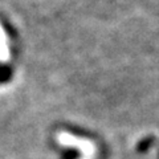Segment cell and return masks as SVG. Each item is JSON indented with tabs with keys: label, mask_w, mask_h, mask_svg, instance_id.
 <instances>
[{
	"label": "cell",
	"mask_w": 159,
	"mask_h": 159,
	"mask_svg": "<svg viewBox=\"0 0 159 159\" xmlns=\"http://www.w3.org/2000/svg\"><path fill=\"white\" fill-rule=\"evenodd\" d=\"M81 159H88V158H81Z\"/></svg>",
	"instance_id": "cell-3"
},
{
	"label": "cell",
	"mask_w": 159,
	"mask_h": 159,
	"mask_svg": "<svg viewBox=\"0 0 159 159\" xmlns=\"http://www.w3.org/2000/svg\"><path fill=\"white\" fill-rule=\"evenodd\" d=\"M56 139H57L58 145H61L64 147L77 148V150L82 154V158L94 159V157H96V154H97L96 145L86 138H80V137H76L66 131H60V133H57Z\"/></svg>",
	"instance_id": "cell-1"
},
{
	"label": "cell",
	"mask_w": 159,
	"mask_h": 159,
	"mask_svg": "<svg viewBox=\"0 0 159 159\" xmlns=\"http://www.w3.org/2000/svg\"><path fill=\"white\" fill-rule=\"evenodd\" d=\"M9 60V49H8V43H7V36L6 31L0 24V61L6 62Z\"/></svg>",
	"instance_id": "cell-2"
}]
</instances>
